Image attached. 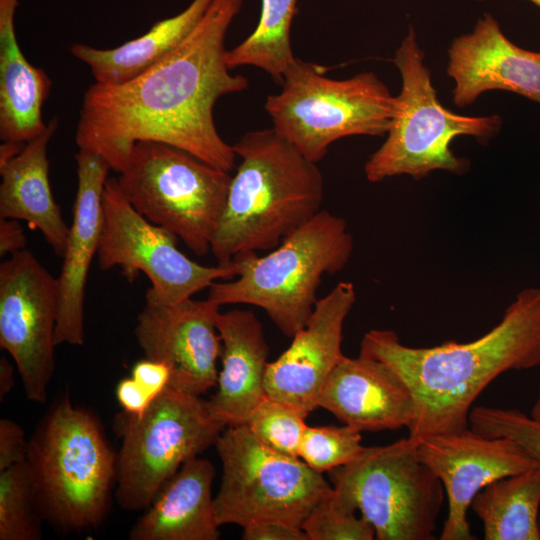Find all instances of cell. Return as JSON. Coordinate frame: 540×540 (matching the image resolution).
I'll return each instance as SVG.
<instances>
[{
    "label": "cell",
    "mask_w": 540,
    "mask_h": 540,
    "mask_svg": "<svg viewBox=\"0 0 540 540\" xmlns=\"http://www.w3.org/2000/svg\"><path fill=\"white\" fill-rule=\"evenodd\" d=\"M418 442L419 459L447 493L448 514L440 540L476 539L467 520L475 495L497 479L540 465L516 441L485 436L472 428L429 435Z\"/></svg>",
    "instance_id": "14"
},
{
    "label": "cell",
    "mask_w": 540,
    "mask_h": 540,
    "mask_svg": "<svg viewBox=\"0 0 540 540\" xmlns=\"http://www.w3.org/2000/svg\"><path fill=\"white\" fill-rule=\"evenodd\" d=\"M361 440V432L345 424L307 426L299 458L321 474L329 472L358 458L365 449Z\"/></svg>",
    "instance_id": "29"
},
{
    "label": "cell",
    "mask_w": 540,
    "mask_h": 540,
    "mask_svg": "<svg viewBox=\"0 0 540 540\" xmlns=\"http://www.w3.org/2000/svg\"><path fill=\"white\" fill-rule=\"evenodd\" d=\"M28 443L21 425L2 418L0 420V471L26 461Z\"/></svg>",
    "instance_id": "32"
},
{
    "label": "cell",
    "mask_w": 540,
    "mask_h": 540,
    "mask_svg": "<svg viewBox=\"0 0 540 540\" xmlns=\"http://www.w3.org/2000/svg\"><path fill=\"white\" fill-rule=\"evenodd\" d=\"M533 418L540 420V391L532 407L531 414Z\"/></svg>",
    "instance_id": "39"
},
{
    "label": "cell",
    "mask_w": 540,
    "mask_h": 540,
    "mask_svg": "<svg viewBox=\"0 0 540 540\" xmlns=\"http://www.w3.org/2000/svg\"><path fill=\"white\" fill-rule=\"evenodd\" d=\"M14 368L11 362L2 357L0 359V400L6 397L10 393L14 386Z\"/></svg>",
    "instance_id": "37"
},
{
    "label": "cell",
    "mask_w": 540,
    "mask_h": 540,
    "mask_svg": "<svg viewBox=\"0 0 540 540\" xmlns=\"http://www.w3.org/2000/svg\"><path fill=\"white\" fill-rule=\"evenodd\" d=\"M424 59L425 53L410 26L393 58L402 79L398 96L401 110L386 140L364 165L370 182L399 175L419 180L437 170L464 174L470 169V162L452 152L453 139L467 135L487 142L501 129L502 118L497 114L464 116L445 108Z\"/></svg>",
    "instance_id": "7"
},
{
    "label": "cell",
    "mask_w": 540,
    "mask_h": 540,
    "mask_svg": "<svg viewBox=\"0 0 540 540\" xmlns=\"http://www.w3.org/2000/svg\"><path fill=\"white\" fill-rule=\"evenodd\" d=\"M58 126V119L53 117L19 154L0 165V218L27 222L62 258L69 227L51 190L47 157L48 144Z\"/></svg>",
    "instance_id": "22"
},
{
    "label": "cell",
    "mask_w": 540,
    "mask_h": 540,
    "mask_svg": "<svg viewBox=\"0 0 540 540\" xmlns=\"http://www.w3.org/2000/svg\"><path fill=\"white\" fill-rule=\"evenodd\" d=\"M215 446L222 462L221 484L214 496L220 526L244 527L275 519L302 527L313 507L332 488L301 458L264 446L245 424L228 427Z\"/></svg>",
    "instance_id": "11"
},
{
    "label": "cell",
    "mask_w": 540,
    "mask_h": 540,
    "mask_svg": "<svg viewBox=\"0 0 540 540\" xmlns=\"http://www.w3.org/2000/svg\"><path fill=\"white\" fill-rule=\"evenodd\" d=\"M353 249L346 221L321 209L267 254L235 257L237 276L214 282L208 299L220 306L259 307L292 338L311 315L323 276L342 271Z\"/></svg>",
    "instance_id": "5"
},
{
    "label": "cell",
    "mask_w": 540,
    "mask_h": 540,
    "mask_svg": "<svg viewBox=\"0 0 540 540\" xmlns=\"http://www.w3.org/2000/svg\"><path fill=\"white\" fill-rule=\"evenodd\" d=\"M360 353L389 365L409 387L415 405L410 437L466 429L473 402L495 378L540 365V288L517 293L500 322L473 341L410 347L393 330L372 329Z\"/></svg>",
    "instance_id": "2"
},
{
    "label": "cell",
    "mask_w": 540,
    "mask_h": 540,
    "mask_svg": "<svg viewBox=\"0 0 540 540\" xmlns=\"http://www.w3.org/2000/svg\"><path fill=\"white\" fill-rule=\"evenodd\" d=\"M116 397L123 411L135 416L143 414L154 400L132 377L119 381L116 387Z\"/></svg>",
    "instance_id": "35"
},
{
    "label": "cell",
    "mask_w": 540,
    "mask_h": 540,
    "mask_svg": "<svg viewBox=\"0 0 540 540\" xmlns=\"http://www.w3.org/2000/svg\"><path fill=\"white\" fill-rule=\"evenodd\" d=\"M222 368L217 390L205 401L209 414L223 426L246 423L265 396L264 377L269 346L263 326L249 310L219 312Z\"/></svg>",
    "instance_id": "20"
},
{
    "label": "cell",
    "mask_w": 540,
    "mask_h": 540,
    "mask_svg": "<svg viewBox=\"0 0 540 540\" xmlns=\"http://www.w3.org/2000/svg\"><path fill=\"white\" fill-rule=\"evenodd\" d=\"M26 143L2 142L0 146V165H3L21 152Z\"/></svg>",
    "instance_id": "38"
},
{
    "label": "cell",
    "mask_w": 540,
    "mask_h": 540,
    "mask_svg": "<svg viewBox=\"0 0 540 540\" xmlns=\"http://www.w3.org/2000/svg\"><path fill=\"white\" fill-rule=\"evenodd\" d=\"M114 425L122 439L115 497L129 511L144 510L187 460L216 444L225 427L200 396L169 386L143 414L123 411Z\"/></svg>",
    "instance_id": "10"
},
{
    "label": "cell",
    "mask_w": 540,
    "mask_h": 540,
    "mask_svg": "<svg viewBox=\"0 0 540 540\" xmlns=\"http://www.w3.org/2000/svg\"><path fill=\"white\" fill-rule=\"evenodd\" d=\"M220 307L208 298L191 297L174 304L146 300L137 318L135 337L145 358L169 367V387L200 396L216 386Z\"/></svg>",
    "instance_id": "15"
},
{
    "label": "cell",
    "mask_w": 540,
    "mask_h": 540,
    "mask_svg": "<svg viewBox=\"0 0 540 540\" xmlns=\"http://www.w3.org/2000/svg\"><path fill=\"white\" fill-rule=\"evenodd\" d=\"M116 462L98 418L67 394L57 400L26 457L44 521L65 533L98 528L109 512Z\"/></svg>",
    "instance_id": "4"
},
{
    "label": "cell",
    "mask_w": 540,
    "mask_h": 540,
    "mask_svg": "<svg viewBox=\"0 0 540 540\" xmlns=\"http://www.w3.org/2000/svg\"><path fill=\"white\" fill-rule=\"evenodd\" d=\"M213 464L187 460L159 489L130 530L131 540H217L220 537L211 487Z\"/></svg>",
    "instance_id": "21"
},
{
    "label": "cell",
    "mask_w": 540,
    "mask_h": 540,
    "mask_svg": "<svg viewBox=\"0 0 540 540\" xmlns=\"http://www.w3.org/2000/svg\"><path fill=\"white\" fill-rule=\"evenodd\" d=\"M453 103L465 107L484 92L504 90L540 104V52L515 45L489 13L448 48Z\"/></svg>",
    "instance_id": "17"
},
{
    "label": "cell",
    "mask_w": 540,
    "mask_h": 540,
    "mask_svg": "<svg viewBox=\"0 0 540 540\" xmlns=\"http://www.w3.org/2000/svg\"><path fill=\"white\" fill-rule=\"evenodd\" d=\"M244 0H213L191 33L171 52L118 84L95 82L84 92L75 141L120 173L139 141L182 149L227 172L233 146L220 136L214 107L248 87L230 73L225 38Z\"/></svg>",
    "instance_id": "1"
},
{
    "label": "cell",
    "mask_w": 540,
    "mask_h": 540,
    "mask_svg": "<svg viewBox=\"0 0 540 540\" xmlns=\"http://www.w3.org/2000/svg\"><path fill=\"white\" fill-rule=\"evenodd\" d=\"M27 240L19 220L0 218V256L25 249Z\"/></svg>",
    "instance_id": "36"
},
{
    "label": "cell",
    "mask_w": 540,
    "mask_h": 540,
    "mask_svg": "<svg viewBox=\"0 0 540 540\" xmlns=\"http://www.w3.org/2000/svg\"><path fill=\"white\" fill-rule=\"evenodd\" d=\"M178 237L143 217L108 178L102 197V226L97 261L101 270L119 266L132 282L140 272L151 282L146 300L174 304L191 298L219 279L237 276L234 261L204 266L183 254Z\"/></svg>",
    "instance_id": "12"
},
{
    "label": "cell",
    "mask_w": 540,
    "mask_h": 540,
    "mask_svg": "<svg viewBox=\"0 0 540 540\" xmlns=\"http://www.w3.org/2000/svg\"><path fill=\"white\" fill-rule=\"evenodd\" d=\"M469 423L485 436L516 441L540 462V420L531 415L514 408L477 406L469 413Z\"/></svg>",
    "instance_id": "30"
},
{
    "label": "cell",
    "mask_w": 540,
    "mask_h": 540,
    "mask_svg": "<svg viewBox=\"0 0 540 540\" xmlns=\"http://www.w3.org/2000/svg\"><path fill=\"white\" fill-rule=\"evenodd\" d=\"M233 146L241 158L211 244L220 264L270 251L321 210L324 180L273 127L245 133Z\"/></svg>",
    "instance_id": "3"
},
{
    "label": "cell",
    "mask_w": 540,
    "mask_h": 540,
    "mask_svg": "<svg viewBox=\"0 0 540 540\" xmlns=\"http://www.w3.org/2000/svg\"><path fill=\"white\" fill-rule=\"evenodd\" d=\"M318 407L360 432L409 428L415 405L402 378L386 363L368 355H345L321 390Z\"/></svg>",
    "instance_id": "19"
},
{
    "label": "cell",
    "mask_w": 540,
    "mask_h": 540,
    "mask_svg": "<svg viewBox=\"0 0 540 540\" xmlns=\"http://www.w3.org/2000/svg\"><path fill=\"white\" fill-rule=\"evenodd\" d=\"M242 528L244 540H309L302 527L283 520H258Z\"/></svg>",
    "instance_id": "33"
},
{
    "label": "cell",
    "mask_w": 540,
    "mask_h": 540,
    "mask_svg": "<svg viewBox=\"0 0 540 540\" xmlns=\"http://www.w3.org/2000/svg\"><path fill=\"white\" fill-rule=\"evenodd\" d=\"M478 1H485V0H478ZM531 3H533L534 5L540 7V0H527Z\"/></svg>",
    "instance_id": "40"
},
{
    "label": "cell",
    "mask_w": 540,
    "mask_h": 540,
    "mask_svg": "<svg viewBox=\"0 0 540 540\" xmlns=\"http://www.w3.org/2000/svg\"><path fill=\"white\" fill-rule=\"evenodd\" d=\"M59 283L28 249L0 264V346L12 357L26 398L44 403L55 370Z\"/></svg>",
    "instance_id": "13"
},
{
    "label": "cell",
    "mask_w": 540,
    "mask_h": 540,
    "mask_svg": "<svg viewBox=\"0 0 540 540\" xmlns=\"http://www.w3.org/2000/svg\"><path fill=\"white\" fill-rule=\"evenodd\" d=\"M117 178L129 203L196 255L211 251L231 182L229 172L155 141L137 142Z\"/></svg>",
    "instance_id": "8"
},
{
    "label": "cell",
    "mask_w": 540,
    "mask_h": 540,
    "mask_svg": "<svg viewBox=\"0 0 540 540\" xmlns=\"http://www.w3.org/2000/svg\"><path fill=\"white\" fill-rule=\"evenodd\" d=\"M418 443L408 436L365 447L358 458L329 471L335 498L359 510L377 540L435 539L444 488L419 459Z\"/></svg>",
    "instance_id": "9"
},
{
    "label": "cell",
    "mask_w": 540,
    "mask_h": 540,
    "mask_svg": "<svg viewBox=\"0 0 540 540\" xmlns=\"http://www.w3.org/2000/svg\"><path fill=\"white\" fill-rule=\"evenodd\" d=\"M43 522L26 461L0 471V540H39Z\"/></svg>",
    "instance_id": "27"
},
{
    "label": "cell",
    "mask_w": 540,
    "mask_h": 540,
    "mask_svg": "<svg viewBox=\"0 0 540 540\" xmlns=\"http://www.w3.org/2000/svg\"><path fill=\"white\" fill-rule=\"evenodd\" d=\"M298 0H261L260 17L254 31L240 44L227 50L230 69L253 66L281 84L295 61L290 30Z\"/></svg>",
    "instance_id": "26"
},
{
    "label": "cell",
    "mask_w": 540,
    "mask_h": 540,
    "mask_svg": "<svg viewBox=\"0 0 540 540\" xmlns=\"http://www.w3.org/2000/svg\"><path fill=\"white\" fill-rule=\"evenodd\" d=\"M19 4L0 0V139L27 143L46 128L42 108L52 82L20 48L15 30Z\"/></svg>",
    "instance_id": "23"
},
{
    "label": "cell",
    "mask_w": 540,
    "mask_h": 540,
    "mask_svg": "<svg viewBox=\"0 0 540 540\" xmlns=\"http://www.w3.org/2000/svg\"><path fill=\"white\" fill-rule=\"evenodd\" d=\"M317 64L296 58L283 76L281 90L264 108L274 130L308 160L318 163L329 146L355 136H383L401 110L373 72L333 79Z\"/></svg>",
    "instance_id": "6"
},
{
    "label": "cell",
    "mask_w": 540,
    "mask_h": 540,
    "mask_svg": "<svg viewBox=\"0 0 540 540\" xmlns=\"http://www.w3.org/2000/svg\"><path fill=\"white\" fill-rule=\"evenodd\" d=\"M470 507L486 540H540V465L491 482Z\"/></svg>",
    "instance_id": "25"
},
{
    "label": "cell",
    "mask_w": 540,
    "mask_h": 540,
    "mask_svg": "<svg viewBox=\"0 0 540 540\" xmlns=\"http://www.w3.org/2000/svg\"><path fill=\"white\" fill-rule=\"evenodd\" d=\"M356 301L353 283L341 281L317 300L306 324L290 346L269 362L264 377L265 395L307 415L318 407L325 381L344 355V322Z\"/></svg>",
    "instance_id": "16"
},
{
    "label": "cell",
    "mask_w": 540,
    "mask_h": 540,
    "mask_svg": "<svg viewBox=\"0 0 540 540\" xmlns=\"http://www.w3.org/2000/svg\"><path fill=\"white\" fill-rule=\"evenodd\" d=\"M309 540H373L375 530L362 516L344 508L331 490L313 507L302 524Z\"/></svg>",
    "instance_id": "31"
},
{
    "label": "cell",
    "mask_w": 540,
    "mask_h": 540,
    "mask_svg": "<svg viewBox=\"0 0 540 540\" xmlns=\"http://www.w3.org/2000/svg\"><path fill=\"white\" fill-rule=\"evenodd\" d=\"M213 0H192L181 12L156 22L145 34L103 49L74 43L70 53L86 64L95 82L118 84L150 67L175 49L199 23Z\"/></svg>",
    "instance_id": "24"
},
{
    "label": "cell",
    "mask_w": 540,
    "mask_h": 540,
    "mask_svg": "<svg viewBox=\"0 0 540 540\" xmlns=\"http://www.w3.org/2000/svg\"><path fill=\"white\" fill-rule=\"evenodd\" d=\"M77 190L59 283V311L55 344L81 346L85 340L84 300L90 265L97 256L102 197L111 167L92 151L75 154Z\"/></svg>",
    "instance_id": "18"
},
{
    "label": "cell",
    "mask_w": 540,
    "mask_h": 540,
    "mask_svg": "<svg viewBox=\"0 0 540 540\" xmlns=\"http://www.w3.org/2000/svg\"><path fill=\"white\" fill-rule=\"evenodd\" d=\"M306 416L296 408L264 396L249 415L245 425L264 446L278 453L299 457Z\"/></svg>",
    "instance_id": "28"
},
{
    "label": "cell",
    "mask_w": 540,
    "mask_h": 540,
    "mask_svg": "<svg viewBox=\"0 0 540 540\" xmlns=\"http://www.w3.org/2000/svg\"><path fill=\"white\" fill-rule=\"evenodd\" d=\"M131 377L155 399L169 386L171 371L165 363L145 358L134 364Z\"/></svg>",
    "instance_id": "34"
}]
</instances>
